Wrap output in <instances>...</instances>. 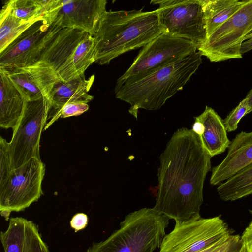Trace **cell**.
Returning <instances> with one entry per match:
<instances>
[{
    "instance_id": "2e32d148",
    "label": "cell",
    "mask_w": 252,
    "mask_h": 252,
    "mask_svg": "<svg viewBox=\"0 0 252 252\" xmlns=\"http://www.w3.org/2000/svg\"><path fill=\"white\" fill-rule=\"evenodd\" d=\"M94 78V75L86 79L83 74L68 82L60 81L55 85L49 100L51 104L49 112L53 110L54 113L47 127L60 117V111L65 104L71 103H87L93 99V96L89 94L88 92Z\"/></svg>"
},
{
    "instance_id": "ba28073f",
    "label": "cell",
    "mask_w": 252,
    "mask_h": 252,
    "mask_svg": "<svg viewBox=\"0 0 252 252\" xmlns=\"http://www.w3.org/2000/svg\"><path fill=\"white\" fill-rule=\"evenodd\" d=\"M175 222L163 238L159 252H198L230 235L228 225L220 216L203 218L198 215Z\"/></svg>"
},
{
    "instance_id": "8fae6325",
    "label": "cell",
    "mask_w": 252,
    "mask_h": 252,
    "mask_svg": "<svg viewBox=\"0 0 252 252\" xmlns=\"http://www.w3.org/2000/svg\"><path fill=\"white\" fill-rule=\"evenodd\" d=\"M191 41L163 32L143 47L116 84L152 72L197 51Z\"/></svg>"
},
{
    "instance_id": "6da1fadb",
    "label": "cell",
    "mask_w": 252,
    "mask_h": 252,
    "mask_svg": "<svg viewBox=\"0 0 252 252\" xmlns=\"http://www.w3.org/2000/svg\"><path fill=\"white\" fill-rule=\"evenodd\" d=\"M211 158L192 129H177L159 157L158 191L153 208L175 222L200 215Z\"/></svg>"
},
{
    "instance_id": "e0dca14e",
    "label": "cell",
    "mask_w": 252,
    "mask_h": 252,
    "mask_svg": "<svg viewBox=\"0 0 252 252\" xmlns=\"http://www.w3.org/2000/svg\"><path fill=\"white\" fill-rule=\"evenodd\" d=\"M194 118L204 126L203 133L199 137L210 156L212 158L224 153L231 141L220 116L212 108L206 106L203 112Z\"/></svg>"
},
{
    "instance_id": "d6a6232c",
    "label": "cell",
    "mask_w": 252,
    "mask_h": 252,
    "mask_svg": "<svg viewBox=\"0 0 252 252\" xmlns=\"http://www.w3.org/2000/svg\"><path fill=\"white\" fill-rule=\"evenodd\" d=\"M245 98L250 107V112H252V89L248 93Z\"/></svg>"
},
{
    "instance_id": "f546056e",
    "label": "cell",
    "mask_w": 252,
    "mask_h": 252,
    "mask_svg": "<svg viewBox=\"0 0 252 252\" xmlns=\"http://www.w3.org/2000/svg\"><path fill=\"white\" fill-rule=\"evenodd\" d=\"M230 235L220 239L210 246L198 252H216L221 248Z\"/></svg>"
},
{
    "instance_id": "8992f818",
    "label": "cell",
    "mask_w": 252,
    "mask_h": 252,
    "mask_svg": "<svg viewBox=\"0 0 252 252\" xmlns=\"http://www.w3.org/2000/svg\"><path fill=\"white\" fill-rule=\"evenodd\" d=\"M44 164L32 158L20 167L11 171L0 183V212L6 220L12 212L24 211L43 194L42 182Z\"/></svg>"
},
{
    "instance_id": "484cf974",
    "label": "cell",
    "mask_w": 252,
    "mask_h": 252,
    "mask_svg": "<svg viewBox=\"0 0 252 252\" xmlns=\"http://www.w3.org/2000/svg\"><path fill=\"white\" fill-rule=\"evenodd\" d=\"M89 109V105L85 103H71L65 104L62 108L60 117L64 118L70 116H79Z\"/></svg>"
},
{
    "instance_id": "4316f807",
    "label": "cell",
    "mask_w": 252,
    "mask_h": 252,
    "mask_svg": "<svg viewBox=\"0 0 252 252\" xmlns=\"http://www.w3.org/2000/svg\"><path fill=\"white\" fill-rule=\"evenodd\" d=\"M242 244L239 235H230L221 248L216 252H237Z\"/></svg>"
},
{
    "instance_id": "9c48e42d",
    "label": "cell",
    "mask_w": 252,
    "mask_h": 252,
    "mask_svg": "<svg viewBox=\"0 0 252 252\" xmlns=\"http://www.w3.org/2000/svg\"><path fill=\"white\" fill-rule=\"evenodd\" d=\"M164 32L192 41L197 49L207 39L202 0H152Z\"/></svg>"
},
{
    "instance_id": "ac0fdd59",
    "label": "cell",
    "mask_w": 252,
    "mask_h": 252,
    "mask_svg": "<svg viewBox=\"0 0 252 252\" xmlns=\"http://www.w3.org/2000/svg\"><path fill=\"white\" fill-rule=\"evenodd\" d=\"M0 126L5 129L16 126L25 100L10 78L0 70Z\"/></svg>"
},
{
    "instance_id": "30bf717a",
    "label": "cell",
    "mask_w": 252,
    "mask_h": 252,
    "mask_svg": "<svg viewBox=\"0 0 252 252\" xmlns=\"http://www.w3.org/2000/svg\"><path fill=\"white\" fill-rule=\"evenodd\" d=\"M252 32V0H246L244 5L216 29L197 50L213 62L242 58V44Z\"/></svg>"
},
{
    "instance_id": "44dd1931",
    "label": "cell",
    "mask_w": 252,
    "mask_h": 252,
    "mask_svg": "<svg viewBox=\"0 0 252 252\" xmlns=\"http://www.w3.org/2000/svg\"><path fill=\"white\" fill-rule=\"evenodd\" d=\"M12 81L25 101L40 99L44 96L29 72L24 68H0Z\"/></svg>"
},
{
    "instance_id": "5b68a950",
    "label": "cell",
    "mask_w": 252,
    "mask_h": 252,
    "mask_svg": "<svg viewBox=\"0 0 252 252\" xmlns=\"http://www.w3.org/2000/svg\"><path fill=\"white\" fill-rule=\"evenodd\" d=\"M95 57L93 36L79 29L62 28L47 43L40 61L46 63L62 81L68 82L84 74L95 62Z\"/></svg>"
},
{
    "instance_id": "836d02e7",
    "label": "cell",
    "mask_w": 252,
    "mask_h": 252,
    "mask_svg": "<svg viewBox=\"0 0 252 252\" xmlns=\"http://www.w3.org/2000/svg\"><path fill=\"white\" fill-rule=\"evenodd\" d=\"M237 252H247L246 247L242 242L241 246Z\"/></svg>"
},
{
    "instance_id": "52a82bcc",
    "label": "cell",
    "mask_w": 252,
    "mask_h": 252,
    "mask_svg": "<svg viewBox=\"0 0 252 252\" xmlns=\"http://www.w3.org/2000/svg\"><path fill=\"white\" fill-rule=\"evenodd\" d=\"M50 108L49 100L44 97L25 102L22 115L8 142L12 170L20 167L32 158L40 159V137Z\"/></svg>"
},
{
    "instance_id": "3957f363",
    "label": "cell",
    "mask_w": 252,
    "mask_h": 252,
    "mask_svg": "<svg viewBox=\"0 0 252 252\" xmlns=\"http://www.w3.org/2000/svg\"><path fill=\"white\" fill-rule=\"evenodd\" d=\"M199 51L144 76L116 84L117 98L130 105L129 113L137 119L139 109H159L182 90L202 63Z\"/></svg>"
},
{
    "instance_id": "d6986e66",
    "label": "cell",
    "mask_w": 252,
    "mask_h": 252,
    "mask_svg": "<svg viewBox=\"0 0 252 252\" xmlns=\"http://www.w3.org/2000/svg\"><path fill=\"white\" fill-rule=\"evenodd\" d=\"M245 0H202L207 39L235 13Z\"/></svg>"
},
{
    "instance_id": "4dcf8cb0",
    "label": "cell",
    "mask_w": 252,
    "mask_h": 252,
    "mask_svg": "<svg viewBox=\"0 0 252 252\" xmlns=\"http://www.w3.org/2000/svg\"><path fill=\"white\" fill-rule=\"evenodd\" d=\"M191 129L198 135L201 136L203 133L204 127L201 122L197 120H195Z\"/></svg>"
},
{
    "instance_id": "7a4b0ae2",
    "label": "cell",
    "mask_w": 252,
    "mask_h": 252,
    "mask_svg": "<svg viewBox=\"0 0 252 252\" xmlns=\"http://www.w3.org/2000/svg\"><path fill=\"white\" fill-rule=\"evenodd\" d=\"M106 11L102 16L95 41V63L108 64L115 58L144 47L164 32L157 10Z\"/></svg>"
},
{
    "instance_id": "f1b7e54d",
    "label": "cell",
    "mask_w": 252,
    "mask_h": 252,
    "mask_svg": "<svg viewBox=\"0 0 252 252\" xmlns=\"http://www.w3.org/2000/svg\"><path fill=\"white\" fill-rule=\"evenodd\" d=\"M241 240L245 245L247 252H252V228H246L241 236Z\"/></svg>"
},
{
    "instance_id": "7402d4cb",
    "label": "cell",
    "mask_w": 252,
    "mask_h": 252,
    "mask_svg": "<svg viewBox=\"0 0 252 252\" xmlns=\"http://www.w3.org/2000/svg\"><path fill=\"white\" fill-rule=\"evenodd\" d=\"M36 21L25 22L18 19L3 6L0 14V52Z\"/></svg>"
},
{
    "instance_id": "5bb4252c",
    "label": "cell",
    "mask_w": 252,
    "mask_h": 252,
    "mask_svg": "<svg viewBox=\"0 0 252 252\" xmlns=\"http://www.w3.org/2000/svg\"><path fill=\"white\" fill-rule=\"evenodd\" d=\"M0 239L4 252H49L37 226L22 217L10 218Z\"/></svg>"
},
{
    "instance_id": "7c38bea8",
    "label": "cell",
    "mask_w": 252,
    "mask_h": 252,
    "mask_svg": "<svg viewBox=\"0 0 252 252\" xmlns=\"http://www.w3.org/2000/svg\"><path fill=\"white\" fill-rule=\"evenodd\" d=\"M43 9V20L62 28H74L94 36L103 14L105 0H39Z\"/></svg>"
},
{
    "instance_id": "1f68e13d",
    "label": "cell",
    "mask_w": 252,
    "mask_h": 252,
    "mask_svg": "<svg viewBox=\"0 0 252 252\" xmlns=\"http://www.w3.org/2000/svg\"><path fill=\"white\" fill-rule=\"evenodd\" d=\"M252 49V38L243 42L241 47V53L243 55Z\"/></svg>"
},
{
    "instance_id": "9a60e30c",
    "label": "cell",
    "mask_w": 252,
    "mask_h": 252,
    "mask_svg": "<svg viewBox=\"0 0 252 252\" xmlns=\"http://www.w3.org/2000/svg\"><path fill=\"white\" fill-rule=\"evenodd\" d=\"M252 163V131H241L231 141L223 160L212 169L210 183L219 185Z\"/></svg>"
},
{
    "instance_id": "d590c367",
    "label": "cell",
    "mask_w": 252,
    "mask_h": 252,
    "mask_svg": "<svg viewBox=\"0 0 252 252\" xmlns=\"http://www.w3.org/2000/svg\"><path fill=\"white\" fill-rule=\"evenodd\" d=\"M249 212L250 213V214L252 215V210H249ZM248 227H251V228H252V220L251 221V222L250 223Z\"/></svg>"
},
{
    "instance_id": "4fadbf2b",
    "label": "cell",
    "mask_w": 252,
    "mask_h": 252,
    "mask_svg": "<svg viewBox=\"0 0 252 252\" xmlns=\"http://www.w3.org/2000/svg\"><path fill=\"white\" fill-rule=\"evenodd\" d=\"M61 29L43 19L35 22L0 52V68H24L39 62L45 46Z\"/></svg>"
},
{
    "instance_id": "277c9868",
    "label": "cell",
    "mask_w": 252,
    "mask_h": 252,
    "mask_svg": "<svg viewBox=\"0 0 252 252\" xmlns=\"http://www.w3.org/2000/svg\"><path fill=\"white\" fill-rule=\"evenodd\" d=\"M169 220L153 208L134 211L125 217L119 229L85 252H153L160 248Z\"/></svg>"
},
{
    "instance_id": "cb8c5ba5",
    "label": "cell",
    "mask_w": 252,
    "mask_h": 252,
    "mask_svg": "<svg viewBox=\"0 0 252 252\" xmlns=\"http://www.w3.org/2000/svg\"><path fill=\"white\" fill-rule=\"evenodd\" d=\"M250 113V107L247 99L244 98L223 120L227 132H231L236 130L242 118Z\"/></svg>"
},
{
    "instance_id": "ffe728a7",
    "label": "cell",
    "mask_w": 252,
    "mask_h": 252,
    "mask_svg": "<svg viewBox=\"0 0 252 252\" xmlns=\"http://www.w3.org/2000/svg\"><path fill=\"white\" fill-rule=\"evenodd\" d=\"M217 191L224 201H233L252 194V163L218 185Z\"/></svg>"
},
{
    "instance_id": "603a6c76",
    "label": "cell",
    "mask_w": 252,
    "mask_h": 252,
    "mask_svg": "<svg viewBox=\"0 0 252 252\" xmlns=\"http://www.w3.org/2000/svg\"><path fill=\"white\" fill-rule=\"evenodd\" d=\"M4 6L10 14L25 22L43 19V9L39 0H9Z\"/></svg>"
},
{
    "instance_id": "83f0119b",
    "label": "cell",
    "mask_w": 252,
    "mask_h": 252,
    "mask_svg": "<svg viewBox=\"0 0 252 252\" xmlns=\"http://www.w3.org/2000/svg\"><path fill=\"white\" fill-rule=\"evenodd\" d=\"M88 218L84 213H78L74 215L70 221V227L75 232L84 229L88 224Z\"/></svg>"
},
{
    "instance_id": "d4e9b609",
    "label": "cell",
    "mask_w": 252,
    "mask_h": 252,
    "mask_svg": "<svg viewBox=\"0 0 252 252\" xmlns=\"http://www.w3.org/2000/svg\"><path fill=\"white\" fill-rule=\"evenodd\" d=\"M8 142L0 137V183L5 180L12 170Z\"/></svg>"
},
{
    "instance_id": "e575fe53",
    "label": "cell",
    "mask_w": 252,
    "mask_h": 252,
    "mask_svg": "<svg viewBox=\"0 0 252 252\" xmlns=\"http://www.w3.org/2000/svg\"><path fill=\"white\" fill-rule=\"evenodd\" d=\"M252 38V32L249 34H248L247 36H246V37L245 38V40H246V39H251Z\"/></svg>"
}]
</instances>
